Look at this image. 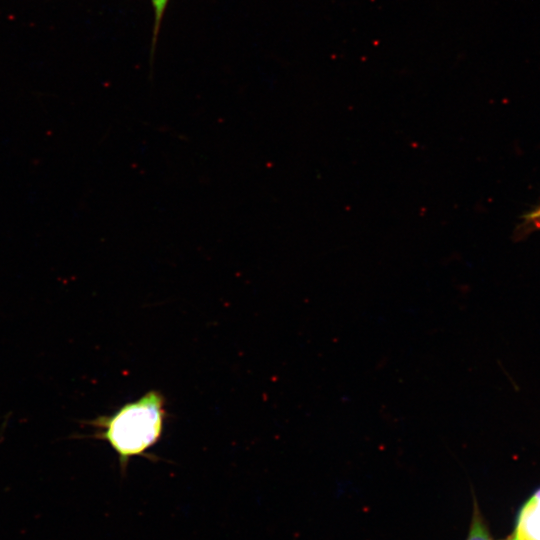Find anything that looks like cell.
Wrapping results in <instances>:
<instances>
[{
	"mask_svg": "<svg viewBox=\"0 0 540 540\" xmlns=\"http://www.w3.org/2000/svg\"><path fill=\"white\" fill-rule=\"evenodd\" d=\"M507 540H522L519 534L516 530L512 533V535Z\"/></svg>",
	"mask_w": 540,
	"mask_h": 540,
	"instance_id": "cell-4",
	"label": "cell"
},
{
	"mask_svg": "<svg viewBox=\"0 0 540 540\" xmlns=\"http://www.w3.org/2000/svg\"><path fill=\"white\" fill-rule=\"evenodd\" d=\"M515 530L522 540H540V488L521 508Z\"/></svg>",
	"mask_w": 540,
	"mask_h": 540,
	"instance_id": "cell-2",
	"label": "cell"
},
{
	"mask_svg": "<svg viewBox=\"0 0 540 540\" xmlns=\"http://www.w3.org/2000/svg\"><path fill=\"white\" fill-rule=\"evenodd\" d=\"M526 219L527 223L533 224L535 227L540 228V207L529 213L526 216Z\"/></svg>",
	"mask_w": 540,
	"mask_h": 540,
	"instance_id": "cell-3",
	"label": "cell"
},
{
	"mask_svg": "<svg viewBox=\"0 0 540 540\" xmlns=\"http://www.w3.org/2000/svg\"><path fill=\"white\" fill-rule=\"evenodd\" d=\"M166 418L164 395L158 390H150L113 413L88 423L95 428L94 437L106 441L116 452L124 474L132 457L149 456L147 451L160 440Z\"/></svg>",
	"mask_w": 540,
	"mask_h": 540,
	"instance_id": "cell-1",
	"label": "cell"
}]
</instances>
